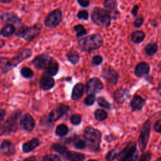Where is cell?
<instances>
[{"instance_id":"6da1fadb","label":"cell","mask_w":161,"mask_h":161,"mask_svg":"<svg viewBox=\"0 0 161 161\" xmlns=\"http://www.w3.org/2000/svg\"><path fill=\"white\" fill-rule=\"evenodd\" d=\"M32 55V52L29 48L23 50L13 58L0 57V69L3 73H6L14 67H16L20 62L27 59Z\"/></svg>"},{"instance_id":"7a4b0ae2","label":"cell","mask_w":161,"mask_h":161,"mask_svg":"<svg viewBox=\"0 0 161 161\" xmlns=\"http://www.w3.org/2000/svg\"><path fill=\"white\" fill-rule=\"evenodd\" d=\"M103 45V38L100 34H92L81 38L78 41L80 50L89 53L100 48Z\"/></svg>"},{"instance_id":"3957f363","label":"cell","mask_w":161,"mask_h":161,"mask_svg":"<svg viewBox=\"0 0 161 161\" xmlns=\"http://www.w3.org/2000/svg\"><path fill=\"white\" fill-rule=\"evenodd\" d=\"M91 18L95 25L103 28H108L111 25L112 17L111 13L106 9L94 7L91 11Z\"/></svg>"},{"instance_id":"277c9868","label":"cell","mask_w":161,"mask_h":161,"mask_svg":"<svg viewBox=\"0 0 161 161\" xmlns=\"http://www.w3.org/2000/svg\"><path fill=\"white\" fill-rule=\"evenodd\" d=\"M101 132L91 126L87 127L84 132V138L88 145V147L94 151L99 149L101 142Z\"/></svg>"},{"instance_id":"5b68a950","label":"cell","mask_w":161,"mask_h":161,"mask_svg":"<svg viewBox=\"0 0 161 161\" xmlns=\"http://www.w3.org/2000/svg\"><path fill=\"white\" fill-rule=\"evenodd\" d=\"M42 28V25L36 24L32 26L26 27L25 28L22 29L16 33V36L23 38L26 41H31L40 33Z\"/></svg>"},{"instance_id":"8992f818","label":"cell","mask_w":161,"mask_h":161,"mask_svg":"<svg viewBox=\"0 0 161 161\" xmlns=\"http://www.w3.org/2000/svg\"><path fill=\"white\" fill-rule=\"evenodd\" d=\"M62 21V13L60 9H56L50 12L44 20L45 25L50 28L57 27Z\"/></svg>"},{"instance_id":"52a82bcc","label":"cell","mask_w":161,"mask_h":161,"mask_svg":"<svg viewBox=\"0 0 161 161\" xmlns=\"http://www.w3.org/2000/svg\"><path fill=\"white\" fill-rule=\"evenodd\" d=\"M21 112L16 111L14 112L11 117H9L6 121L3 124L2 127L0 128V134H6L11 131H14L18 128L17 119Z\"/></svg>"},{"instance_id":"ba28073f","label":"cell","mask_w":161,"mask_h":161,"mask_svg":"<svg viewBox=\"0 0 161 161\" xmlns=\"http://www.w3.org/2000/svg\"><path fill=\"white\" fill-rule=\"evenodd\" d=\"M150 133V122L149 120H147L143 124L140 136L138 140V143L140 149L142 151H143L148 144Z\"/></svg>"},{"instance_id":"9c48e42d","label":"cell","mask_w":161,"mask_h":161,"mask_svg":"<svg viewBox=\"0 0 161 161\" xmlns=\"http://www.w3.org/2000/svg\"><path fill=\"white\" fill-rule=\"evenodd\" d=\"M86 93L87 94H95L98 93L103 89V84L102 81L97 77H94L89 79L86 84Z\"/></svg>"},{"instance_id":"30bf717a","label":"cell","mask_w":161,"mask_h":161,"mask_svg":"<svg viewBox=\"0 0 161 161\" xmlns=\"http://www.w3.org/2000/svg\"><path fill=\"white\" fill-rule=\"evenodd\" d=\"M53 58L47 54L37 55L32 60L34 67L38 70H44L47 68Z\"/></svg>"},{"instance_id":"8fae6325","label":"cell","mask_w":161,"mask_h":161,"mask_svg":"<svg viewBox=\"0 0 161 161\" xmlns=\"http://www.w3.org/2000/svg\"><path fill=\"white\" fill-rule=\"evenodd\" d=\"M101 76L107 82L113 85H116L119 79V74L117 71L109 66L102 70Z\"/></svg>"},{"instance_id":"7c38bea8","label":"cell","mask_w":161,"mask_h":161,"mask_svg":"<svg viewBox=\"0 0 161 161\" xmlns=\"http://www.w3.org/2000/svg\"><path fill=\"white\" fill-rule=\"evenodd\" d=\"M70 109L69 106L66 105H61L60 106L55 109H53L49 113L48 116V120L50 123L56 121L62 116L70 112Z\"/></svg>"},{"instance_id":"4fadbf2b","label":"cell","mask_w":161,"mask_h":161,"mask_svg":"<svg viewBox=\"0 0 161 161\" xmlns=\"http://www.w3.org/2000/svg\"><path fill=\"white\" fill-rule=\"evenodd\" d=\"M19 123L21 128L29 132L31 131L35 126V123L33 117L29 114H25L22 116Z\"/></svg>"},{"instance_id":"5bb4252c","label":"cell","mask_w":161,"mask_h":161,"mask_svg":"<svg viewBox=\"0 0 161 161\" xmlns=\"http://www.w3.org/2000/svg\"><path fill=\"white\" fill-rule=\"evenodd\" d=\"M136 150V143L134 142H131L127 145V146L121 152H120L118 154L116 157L117 160L118 161H122L123 159H125L127 157L132 155Z\"/></svg>"},{"instance_id":"9a60e30c","label":"cell","mask_w":161,"mask_h":161,"mask_svg":"<svg viewBox=\"0 0 161 161\" xmlns=\"http://www.w3.org/2000/svg\"><path fill=\"white\" fill-rule=\"evenodd\" d=\"M130 97V91L126 89L119 88L116 89L113 93L114 101L118 104H123Z\"/></svg>"},{"instance_id":"2e32d148","label":"cell","mask_w":161,"mask_h":161,"mask_svg":"<svg viewBox=\"0 0 161 161\" xmlns=\"http://www.w3.org/2000/svg\"><path fill=\"white\" fill-rule=\"evenodd\" d=\"M150 70V65L147 62H140L135 66L134 73L137 77H142L148 74Z\"/></svg>"},{"instance_id":"e0dca14e","label":"cell","mask_w":161,"mask_h":161,"mask_svg":"<svg viewBox=\"0 0 161 161\" xmlns=\"http://www.w3.org/2000/svg\"><path fill=\"white\" fill-rule=\"evenodd\" d=\"M0 150L6 156H11L15 153V145L13 143L8 140H4L0 145Z\"/></svg>"},{"instance_id":"ac0fdd59","label":"cell","mask_w":161,"mask_h":161,"mask_svg":"<svg viewBox=\"0 0 161 161\" xmlns=\"http://www.w3.org/2000/svg\"><path fill=\"white\" fill-rule=\"evenodd\" d=\"M145 104V99L139 95H135L130 102V106L133 111L141 110Z\"/></svg>"},{"instance_id":"d6986e66","label":"cell","mask_w":161,"mask_h":161,"mask_svg":"<svg viewBox=\"0 0 161 161\" xmlns=\"http://www.w3.org/2000/svg\"><path fill=\"white\" fill-rule=\"evenodd\" d=\"M55 86L54 79L50 75H45L41 78L40 80V87L44 91L51 89Z\"/></svg>"},{"instance_id":"ffe728a7","label":"cell","mask_w":161,"mask_h":161,"mask_svg":"<svg viewBox=\"0 0 161 161\" xmlns=\"http://www.w3.org/2000/svg\"><path fill=\"white\" fill-rule=\"evenodd\" d=\"M104 7L106 10H108L112 16L115 14H118V3L116 0H104L103 3Z\"/></svg>"},{"instance_id":"44dd1931","label":"cell","mask_w":161,"mask_h":161,"mask_svg":"<svg viewBox=\"0 0 161 161\" xmlns=\"http://www.w3.org/2000/svg\"><path fill=\"white\" fill-rule=\"evenodd\" d=\"M84 91V86L83 84L79 82L76 84L72 89L71 98L74 101H77L81 98Z\"/></svg>"},{"instance_id":"7402d4cb","label":"cell","mask_w":161,"mask_h":161,"mask_svg":"<svg viewBox=\"0 0 161 161\" xmlns=\"http://www.w3.org/2000/svg\"><path fill=\"white\" fill-rule=\"evenodd\" d=\"M1 19L5 22L11 23L13 25H20L21 20L16 14L9 13H4L1 15Z\"/></svg>"},{"instance_id":"603a6c76","label":"cell","mask_w":161,"mask_h":161,"mask_svg":"<svg viewBox=\"0 0 161 161\" xmlns=\"http://www.w3.org/2000/svg\"><path fill=\"white\" fill-rule=\"evenodd\" d=\"M40 145V141L38 138H34L31 140L25 143L23 145V151L25 153H28L33 150L36 147Z\"/></svg>"},{"instance_id":"cb8c5ba5","label":"cell","mask_w":161,"mask_h":161,"mask_svg":"<svg viewBox=\"0 0 161 161\" xmlns=\"http://www.w3.org/2000/svg\"><path fill=\"white\" fill-rule=\"evenodd\" d=\"M145 38V33L142 30H136L131 33L130 35L131 41L136 44L140 43L144 40Z\"/></svg>"},{"instance_id":"d4e9b609","label":"cell","mask_w":161,"mask_h":161,"mask_svg":"<svg viewBox=\"0 0 161 161\" xmlns=\"http://www.w3.org/2000/svg\"><path fill=\"white\" fill-rule=\"evenodd\" d=\"M66 57L68 60L73 65H75L79 62V59H80L79 54L75 50L71 49L69 50L66 53Z\"/></svg>"},{"instance_id":"484cf974","label":"cell","mask_w":161,"mask_h":161,"mask_svg":"<svg viewBox=\"0 0 161 161\" xmlns=\"http://www.w3.org/2000/svg\"><path fill=\"white\" fill-rule=\"evenodd\" d=\"M58 71V64L57 61L53 59L51 61L47 68L46 69V74L50 76L55 75Z\"/></svg>"},{"instance_id":"4316f807","label":"cell","mask_w":161,"mask_h":161,"mask_svg":"<svg viewBox=\"0 0 161 161\" xmlns=\"http://www.w3.org/2000/svg\"><path fill=\"white\" fill-rule=\"evenodd\" d=\"M65 156L69 161H83L85 159L84 154L75 152L69 151Z\"/></svg>"},{"instance_id":"83f0119b","label":"cell","mask_w":161,"mask_h":161,"mask_svg":"<svg viewBox=\"0 0 161 161\" xmlns=\"http://www.w3.org/2000/svg\"><path fill=\"white\" fill-rule=\"evenodd\" d=\"M158 49V47L157 43L151 42L146 45L144 48V51L147 55L153 56L157 52Z\"/></svg>"},{"instance_id":"f1b7e54d","label":"cell","mask_w":161,"mask_h":161,"mask_svg":"<svg viewBox=\"0 0 161 161\" xmlns=\"http://www.w3.org/2000/svg\"><path fill=\"white\" fill-rule=\"evenodd\" d=\"M15 32V27L13 25L8 24L0 31V34L4 37H9Z\"/></svg>"},{"instance_id":"f546056e","label":"cell","mask_w":161,"mask_h":161,"mask_svg":"<svg viewBox=\"0 0 161 161\" xmlns=\"http://www.w3.org/2000/svg\"><path fill=\"white\" fill-rule=\"evenodd\" d=\"M52 148L62 155H66L67 153L69 152L68 148L65 146L60 143H53L52 145Z\"/></svg>"},{"instance_id":"4dcf8cb0","label":"cell","mask_w":161,"mask_h":161,"mask_svg":"<svg viewBox=\"0 0 161 161\" xmlns=\"http://www.w3.org/2000/svg\"><path fill=\"white\" fill-rule=\"evenodd\" d=\"M73 143L75 148L77 149H84L87 147V143L86 140L79 137H76L73 140Z\"/></svg>"},{"instance_id":"1f68e13d","label":"cell","mask_w":161,"mask_h":161,"mask_svg":"<svg viewBox=\"0 0 161 161\" xmlns=\"http://www.w3.org/2000/svg\"><path fill=\"white\" fill-rule=\"evenodd\" d=\"M74 30L76 32V36L77 38H80L86 35L87 34V30L85 29L83 25H77L74 26Z\"/></svg>"},{"instance_id":"d6a6232c","label":"cell","mask_w":161,"mask_h":161,"mask_svg":"<svg viewBox=\"0 0 161 161\" xmlns=\"http://www.w3.org/2000/svg\"><path fill=\"white\" fill-rule=\"evenodd\" d=\"M94 116L96 119H97V121H101L104 120L107 116H108V114L106 113V111H105L103 109H96L94 112Z\"/></svg>"},{"instance_id":"836d02e7","label":"cell","mask_w":161,"mask_h":161,"mask_svg":"<svg viewBox=\"0 0 161 161\" xmlns=\"http://www.w3.org/2000/svg\"><path fill=\"white\" fill-rule=\"evenodd\" d=\"M68 128L65 125L61 124L59 125L57 128H56V131L55 133L58 136H65L68 133Z\"/></svg>"},{"instance_id":"e575fe53","label":"cell","mask_w":161,"mask_h":161,"mask_svg":"<svg viewBox=\"0 0 161 161\" xmlns=\"http://www.w3.org/2000/svg\"><path fill=\"white\" fill-rule=\"evenodd\" d=\"M21 74L22 75L23 77H24L25 78H26V79L32 78L34 75L33 71L31 69H30L29 67H23L21 69Z\"/></svg>"},{"instance_id":"d590c367","label":"cell","mask_w":161,"mask_h":161,"mask_svg":"<svg viewBox=\"0 0 161 161\" xmlns=\"http://www.w3.org/2000/svg\"><path fill=\"white\" fill-rule=\"evenodd\" d=\"M97 104H99V106L103 108H106V109H111V104L110 103L107 101L104 97H99L97 98Z\"/></svg>"},{"instance_id":"8d00e7d4","label":"cell","mask_w":161,"mask_h":161,"mask_svg":"<svg viewBox=\"0 0 161 161\" xmlns=\"http://www.w3.org/2000/svg\"><path fill=\"white\" fill-rule=\"evenodd\" d=\"M118 152H119V149H114L110 151L106 155V161H112L113 159H114L117 157L118 154L119 153Z\"/></svg>"},{"instance_id":"74e56055","label":"cell","mask_w":161,"mask_h":161,"mask_svg":"<svg viewBox=\"0 0 161 161\" xmlns=\"http://www.w3.org/2000/svg\"><path fill=\"white\" fill-rule=\"evenodd\" d=\"M42 161H61V159L57 155L48 154L43 157Z\"/></svg>"},{"instance_id":"f35d334b","label":"cell","mask_w":161,"mask_h":161,"mask_svg":"<svg viewBox=\"0 0 161 161\" xmlns=\"http://www.w3.org/2000/svg\"><path fill=\"white\" fill-rule=\"evenodd\" d=\"M95 101H96L95 95L92 94H89L84 99V103L87 106H91L94 103Z\"/></svg>"},{"instance_id":"ab89813d","label":"cell","mask_w":161,"mask_h":161,"mask_svg":"<svg viewBox=\"0 0 161 161\" xmlns=\"http://www.w3.org/2000/svg\"><path fill=\"white\" fill-rule=\"evenodd\" d=\"M103 61V57L99 55H96L92 57L91 60V63L94 66H98L102 64Z\"/></svg>"},{"instance_id":"60d3db41","label":"cell","mask_w":161,"mask_h":161,"mask_svg":"<svg viewBox=\"0 0 161 161\" xmlns=\"http://www.w3.org/2000/svg\"><path fill=\"white\" fill-rule=\"evenodd\" d=\"M77 17L79 19H83V20H87L89 18V13L87 11L83 9L79 11L77 14Z\"/></svg>"},{"instance_id":"b9f144b4","label":"cell","mask_w":161,"mask_h":161,"mask_svg":"<svg viewBox=\"0 0 161 161\" xmlns=\"http://www.w3.org/2000/svg\"><path fill=\"white\" fill-rule=\"evenodd\" d=\"M143 23H144V18L142 16H140L135 19L133 22V26L135 28H140L143 25Z\"/></svg>"},{"instance_id":"7bdbcfd3","label":"cell","mask_w":161,"mask_h":161,"mask_svg":"<svg viewBox=\"0 0 161 161\" xmlns=\"http://www.w3.org/2000/svg\"><path fill=\"white\" fill-rule=\"evenodd\" d=\"M70 121L74 125H78L81 122V116L79 114H74L70 118Z\"/></svg>"},{"instance_id":"ee69618b","label":"cell","mask_w":161,"mask_h":161,"mask_svg":"<svg viewBox=\"0 0 161 161\" xmlns=\"http://www.w3.org/2000/svg\"><path fill=\"white\" fill-rule=\"evenodd\" d=\"M152 157V153L150 151H148L144 153H143L140 158H139L138 161H150Z\"/></svg>"},{"instance_id":"f6af8a7d","label":"cell","mask_w":161,"mask_h":161,"mask_svg":"<svg viewBox=\"0 0 161 161\" xmlns=\"http://www.w3.org/2000/svg\"><path fill=\"white\" fill-rule=\"evenodd\" d=\"M138 157V152L137 150L131 155L127 157L125 159H123L122 161H136Z\"/></svg>"},{"instance_id":"bcb514c9","label":"cell","mask_w":161,"mask_h":161,"mask_svg":"<svg viewBox=\"0 0 161 161\" xmlns=\"http://www.w3.org/2000/svg\"><path fill=\"white\" fill-rule=\"evenodd\" d=\"M77 3L82 8L88 7L90 4L89 0H77Z\"/></svg>"},{"instance_id":"7dc6e473","label":"cell","mask_w":161,"mask_h":161,"mask_svg":"<svg viewBox=\"0 0 161 161\" xmlns=\"http://www.w3.org/2000/svg\"><path fill=\"white\" fill-rule=\"evenodd\" d=\"M154 130L158 133H161V119L157 121L154 125Z\"/></svg>"},{"instance_id":"c3c4849f","label":"cell","mask_w":161,"mask_h":161,"mask_svg":"<svg viewBox=\"0 0 161 161\" xmlns=\"http://www.w3.org/2000/svg\"><path fill=\"white\" fill-rule=\"evenodd\" d=\"M138 10H139V6L137 5V4L135 5V6L133 7V8H132V9H131V11L132 16H134V17H135V16H136V15H137V14H138Z\"/></svg>"},{"instance_id":"681fc988","label":"cell","mask_w":161,"mask_h":161,"mask_svg":"<svg viewBox=\"0 0 161 161\" xmlns=\"http://www.w3.org/2000/svg\"><path fill=\"white\" fill-rule=\"evenodd\" d=\"M5 114H6L5 111L4 109H0V122L4 119Z\"/></svg>"},{"instance_id":"f907efd6","label":"cell","mask_w":161,"mask_h":161,"mask_svg":"<svg viewBox=\"0 0 161 161\" xmlns=\"http://www.w3.org/2000/svg\"><path fill=\"white\" fill-rule=\"evenodd\" d=\"M150 24L152 26H153V27H157V23L154 19H150Z\"/></svg>"},{"instance_id":"816d5d0a","label":"cell","mask_w":161,"mask_h":161,"mask_svg":"<svg viewBox=\"0 0 161 161\" xmlns=\"http://www.w3.org/2000/svg\"><path fill=\"white\" fill-rule=\"evenodd\" d=\"M23 161H36V160L34 157H29V158H26Z\"/></svg>"},{"instance_id":"f5cc1de1","label":"cell","mask_w":161,"mask_h":161,"mask_svg":"<svg viewBox=\"0 0 161 161\" xmlns=\"http://www.w3.org/2000/svg\"><path fill=\"white\" fill-rule=\"evenodd\" d=\"M13 0H0V2L1 3H9L11 2Z\"/></svg>"},{"instance_id":"db71d44e","label":"cell","mask_w":161,"mask_h":161,"mask_svg":"<svg viewBox=\"0 0 161 161\" xmlns=\"http://www.w3.org/2000/svg\"><path fill=\"white\" fill-rule=\"evenodd\" d=\"M88 161H97V160H93V159H91V160H88Z\"/></svg>"},{"instance_id":"11a10c76","label":"cell","mask_w":161,"mask_h":161,"mask_svg":"<svg viewBox=\"0 0 161 161\" xmlns=\"http://www.w3.org/2000/svg\"><path fill=\"white\" fill-rule=\"evenodd\" d=\"M157 161H161V157L160 158H159L158 159H157Z\"/></svg>"}]
</instances>
